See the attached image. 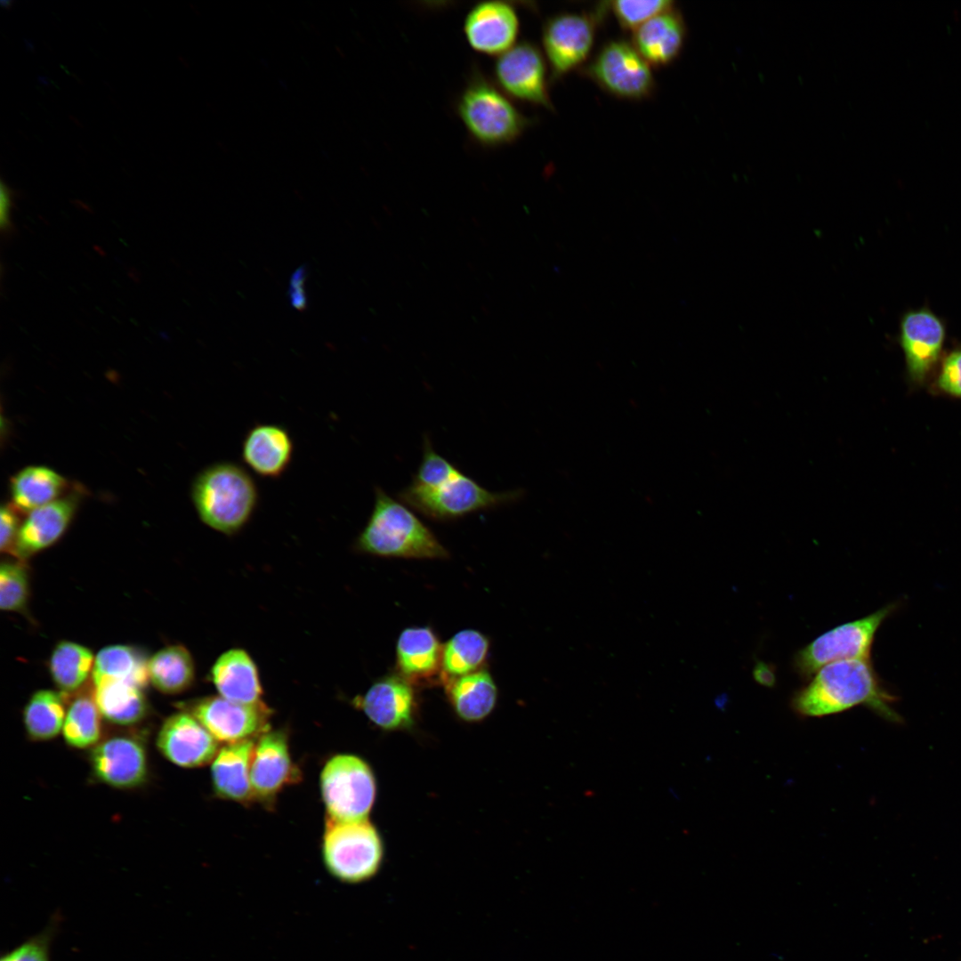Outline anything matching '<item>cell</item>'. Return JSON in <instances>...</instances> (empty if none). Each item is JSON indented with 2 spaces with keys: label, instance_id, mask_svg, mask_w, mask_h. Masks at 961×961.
<instances>
[{
  "label": "cell",
  "instance_id": "6da1fadb",
  "mask_svg": "<svg viewBox=\"0 0 961 961\" xmlns=\"http://www.w3.org/2000/svg\"><path fill=\"white\" fill-rule=\"evenodd\" d=\"M897 697L882 682L870 659L829 663L819 669L792 696V710L802 717H822L864 706L889 723L903 718L893 705Z\"/></svg>",
  "mask_w": 961,
  "mask_h": 961
},
{
  "label": "cell",
  "instance_id": "7a4b0ae2",
  "mask_svg": "<svg viewBox=\"0 0 961 961\" xmlns=\"http://www.w3.org/2000/svg\"><path fill=\"white\" fill-rule=\"evenodd\" d=\"M190 497L205 525L223 535L234 536L255 513L260 492L244 466L236 462L220 461L198 472L192 480Z\"/></svg>",
  "mask_w": 961,
  "mask_h": 961
},
{
  "label": "cell",
  "instance_id": "3957f363",
  "mask_svg": "<svg viewBox=\"0 0 961 961\" xmlns=\"http://www.w3.org/2000/svg\"><path fill=\"white\" fill-rule=\"evenodd\" d=\"M354 548L379 557L446 559L448 552L434 533L404 503L375 488L371 514Z\"/></svg>",
  "mask_w": 961,
  "mask_h": 961
},
{
  "label": "cell",
  "instance_id": "277c9868",
  "mask_svg": "<svg viewBox=\"0 0 961 961\" xmlns=\"http://www.w3.org/2000/svg\"><path fill=\"white\" fill-rule=\"evenodd\" d=\"M456 109L471 139L485 148L514 142L532 123L494 80L476 68L456 100Z\"/></svg>",
  "mask_w": 961,
  "mask_h": 961
},
{
  "label": "cell",
  "instance_id": "5b68a950",
  "mask_svg": "<svg viewBox=\"0 0 961 961\" xmlns=\"http://www.w3.org/2000/svg\"><path fill=\"white\" fill-rule=\"evenodd\" d=\"M384 856L381 837L368 820L339 821L326 818L322 858L328 872L344 883L368 880Z\"/></svg>",
  "mask_w": 961,
  "mask_h": 961
},
{
  "label": "cell",
  "instance_id": "8992f818",
  "mask_svg": "<svg viewBox=\"0 0 961 961\" xmlns=\"http://www.w3.org/2000/svg\"><path fill=\"white\" fill-rule=\"evenodd\" d=\"M520 489L492 492L472 478L460 472L435 488L409 484L398 498L411 509L433 521H452L482 510L497 508L518 500Z\"/></svg>",
  "mask_w": 961,
  "mask_h": 961
},
{
  "label": "cell",
  "instance_id": "52a82bcc",
  "mask_svg": "<svg viewBox=\"0 0 961 961\" xmlns=\"http://www.w3.org/2000/svg\"><path fill=\"white\" fill-rule=\"evenodd\" d=\"M608 13V2H602L593 11L560 12L544 22L542 48L552 84L588 62Z\"/></svg>",
  "mask_w": 961,
  "mask_h": 961
},
{
  "label": "cell",
  "instance_id": "ba28073f",
  "mask_svg": "<svg viewBox=\"0 0 961 961\" xmlns=\"http://www.w3.org/2000/svg\"><path fill=\"white\" fill-rule=\"evenodd\" d=\"M899 607L894 602L859 619L837 626L796 651L792 666L809 680L822 666L842 660L870 659L876 634L883 622Z\"/></svg>",
  "mask_w": 961,
  "mask_h": 961
},
{
  "label": "cell",
  "instance_id": "9c48e42d",
  "mask_svg": "<svg viewBox=\"0 0 961 961\" xmlns=\"http://www.w3.org/2000/svg\"><path fill=\"white\" fill-rule=\"evenodd\" d=\"M319 783L327 817L339 821L367 820L376 784L363 759L349 754L332 756L322 768Z\"/></svg>",
  "mask_w": 961,
  "mask_h": 961
},
{
  "label": "cell",
  "instance_id": "30bf717a",
  "mask_svg": "<svg viewBox=\"0 0 961 961\" xmlns=\"http://www.w3.org/2000/svg\"><path fill=\"white\" fill-rule=\"evenodd\" d=\"M579 71L618 99L642 101L655 93L652 67L624 39L605 42Z\"/></svg>",
  "mask_w": 961,
  "mask_h": 961
},
{
  "label": "cell",
  "instance_id": "8fae6325",
  "mask_svg": "<svg viewBox=\"0 0 961 961\" xmlns=\"http://www.w3.org/2000/svg\"><path fill=\"white\" fill-rule=\"evenodd\" d=\"M548 70L541 49L532 42L521 41L497 58L493 77L497 85L512 100L553 111Z\"/></svg>",
  "mask_w": 961,
  "mask_h": 961
},
{
  "label": "cell",
  "instance_id": "7c38bea8",
  "mask_svg": "<svg viewBox=\"0 0 961 961\" xmlns=\"http://www.w3.org/2000/svg\"><path fill=\"white\" fill-rule=\"evenodd\" d=\"M191 714L218 742L225 744L253 739L271 730V709L263 702L241 704L220 695L197 699L189 706Z\"/></svg>",
  "mask_w": 961,
  "mask_h": 961
},
{
  "label": "cell",
  "instance_id": "4fadbf2b",
  "mask_svg": "<svg viewBox=\"0 0 961 961\" xmlns=\"http://www.w3.org/2000/svg\"><path fill=\"white\" fill-rule=\"evenodd\" d=\"M946 330L942 321L927 309L907 312L900 321V343L907 372L915 384H923L941 359Z\"/></svg>",
  "mask_w": 961,
  "mask_h": 961
},
{
  "label": "cell",
  "instance_id": "5bb4252c",
  "mask_svg": "<svg viewBox=\"0 0 961 961\" xmlns=\"http://www.w3.org/2000/svg\"><path fill=\"white\" fill-rule=\"evenodd\" d=\"M353 705L385 731L412 727L417 713L415 686L397 673L377 679Z\"/></svg>",
  "mask_w": 961,
  "mask_h": 961
},
{
  "label": "cell",
  "instance_id": "9a60e30c",
  "mask_svg": "<svg viewBox=\"0 0 961 961\" xmlns=\"http://www.w3.org/2000/svg\"><path fill=\"white\" fill-rule=\"evenodd\" d=\"M520 18L513 4L484 1L473 5L464 20V34L475 52L499 56L517 44Z\"/></svg>",
  "mask_w": 961,
  "mask_h": 961
},
{
  "label": "cell",
  "instance_id": "2e32d148",
  "mask_svg": "<svg viewBox=\"0 0 961 961\" xmlns=\"http://www.w3.org/2000/svg\"><path fill=\"white\" fill-rule=\"evenodd\" d=\"M300 777L284 731L269 730L257 737L250 767L255 800L271 802L285 787L297 783Z\"/></svg>",
  "mask_w": 961,
  "mask_h": 961
},
{
  "label": "cell",
  "instance_id": "e0dca14e",
  "mask_svg": "<svg viewBox=\"0 0 961 961\" xmlns=\"http://www.w3.org/2000/svg\"><path fill=\"white\" fill-rule=\"evenodd\" d=\"M90 762L99 780L116 788L136 787L147 778L145 747L133 736L116 735L101 740L92 749Z\"/></svg>",
  "mask_w": 961,
  "mask_h": 961
},
{
  "label": "cell",
  "instance_id": "ac0fdd59",
  "mask_svg": "<svg viewBox=\"0 0 961 961\" xmlns=\"http://www.w3.org/2000/svg\"><path fill=\"white\" fill-rule=\"evenodd\" d=\"M157 747L171 763L182 768H197L212 763L219 742L189 712L170 715L162 724Z\"/></svg>",
  "mask_w": 961,
  "mask_h": 961
},
{
  "label": "cell",
  "instance_id": "d6986e66",
  "mask_svg": "<svg viewBox=\"0 0 961 961\" xmlns=\"http://www.w3.org/2000/svg\"><path fill=\"white\" fill-rule=\"evenodd\" d=\"M295 442L287 427L274 423H257L242 440L241 458L261 478L278 480L289 469Z\"/></svg>",
  "mask_w": 961,
  "mask_h": 961
},
{
  "label": "cell",
  "instance_id": "ffe728a7",
  "mask_svg": "<svg viewBox=\"0 0 961 961\" xmlns=\"http://www.w3.org/2000/svg\"><path fill=\"white\" fill-rule=\"evenodd\" d=\"M442 649L432 627L403 629L396 642V673L415 687L442 683Z\"/></svg>",
  "mask_w": 961,
  "mask_h": 961
},
{
  "label": "cell",
  "instance_id": "44dd1931",
  "mask_svg": "<svg viewBox=\"0 0 961 961\" xmlns=\"http://www.w3.org/2000/svg\"><path fill=\"white\" fill-rule=\"evenodd\" d=\"M78 497L69 494L28 513L21 522L12 553L25 560L58 541L69 528Z\"/></svg>",
  "mask_w": 961,
  "mask_h": 961
},
{
  "label": "cell",
  "instance_id": "7402d4cb",
  "mask_svg": "<svg viewBox=\"0 0 961 961\" xmlns=\"http://www.w3.org/2000/svg\"><path fill=\"white\" fill-rule=\"evenodd\" d=\"M631 43L653 68L673 63L681 54L687 26L682 12L674 7L652 18L635 31Z\"/></svg>",
  "mask_w": 961,
  "mask_h": 961
},
{
  "label": "cell",
  "instance_id": "603a6c76",
  "mask_svg": "<svg viewBox=\"0 0 961 961\" xmlns=\"http://www.w3.org/2000/svg\"><path fill=\"white\" fill-rule=\"evenodd\" d=\"M254 744L253 739L219 748L211 763L213 789L218 797L242 804L255 800L250 779Z\"/></svg>",
  "mask_w": 961,
  "mask_h": 961
},
{
  "label": "cell",
  "instance_id": "cb8c5ba5",
  "mask_svg": "<svg viewBox=\"0 0 961 961\" xmlns=\"http://www.w3.org/2000/svg\"><path fill=\"white\" fill-rule=\"evenodd\" d=\"M210 677L221 697L241 704L262 702V687L258 668L243 649L233 648L214 661Z\"/></svg>",
  "mask_w": 961,
  "mask_h": 961
},
{
  "label": "cell",
  "instance_id": "d4e9b609",
  "mask_svg": "<svg viewBox=\"0 0 961 961\" xmlns=\"http://www.w3.org/2000/svg\"><path fill=\"white\" fill-rule=\"evenodd\" d=\"M443 685L454 712L465 722L482 721L496 707L497 687L486 668L447 679Z\"/></svg>",
  "mask_w": 961,
  "mask_h": 961
},
{
  "label": "cell",
  "instance_id": "484cf974",
  "mask_svg": "<svg viewBox=\"0 0 961 961\" xmlns=\"http://www.w3.org/2000/svg\"><path fill=\"white\" fill-rule=\"evenodd\" d=\"M67 485L66 479L49 467L28 466L11 479L12 505L18 511L29 513L60 498Z\"/></svg>",
  "mask_w": 961,
  "mask_h": 961
},
{
  "label": "cell",
  "instance_id": "4316f807",
  "mask_svg": "<svg viewBox=\"0 0 961 961\" xmlns=\"http://www.w3.org/2000/svg\"><path fill=\"white\" fill-rule=\"evenodd\" d=\"M93 698L102 715L117 725H131L140 722L147 712L142 689L122 681H103L94 683Z\"/></svg>",
  "mask_w": 961,
  "mask_h": 961
},
{
  "label": "cell",
  "instance_id": "83f0119b",
  "mask_svg": "<svg viewBox=\"0 0 961 961\" xmlns=\"http://www.w3.org/2000/svg\"><path fill=\"white\" fill-rule=\"evenodd\" d=\"M149 680L159 691L178 694L189 689L195 680V664L190 652L182 645L165 647L148 660Z\"/></svg>",
  "mask_w": 961,
  "mask_h": 961
},
{
  "label": "cell",
  "instance_id": "f1b7e54d",
  "mask_svg": "<svg viewBox=\"0 0 961 961\" xmlns=\"http://www.w3.org/2000/svg\"><path fill=\"white\" fill-rule=\"evenodd\" d=\"M490 649L489 639L475 629L456 633L442 649V683L484 668Z\"/></svg>",
  "mask_w": 961,
  "mask_h": 961
},
{
  "label": "cell",
  "instance_id": "f546056e",
  "mask_svg": "<svg viewBox=\"0 0 961 961\" xmlns=\"http://www.w3.org/2000/svg\"><path fill=\"white\" fill-rule=\"evenodd\" d=\"M93 684L103 681H122L144 688L149 682L148 661L133 648L110 645L95 656L92 672Z\"/></svg>",
  "mask_w": 961,
  "mask_h": 961
},
{
  "label": "cell",
  "instance_id": "4dcf8cb0",
  "mask_svg": "<svg viewBox=\"0 0 961 961\" xmlns=\"http://www.w3.org/2000/svg\"><path fill=\"white\" fill-rule=\"evenodd\" d=\"M95 657L74 642L61 641L52 651L49 670L52 681L64 696L77 690L93 672Z\"/></svg>",
  "mask_w": 961,
  "mask_h": 961
},
{
  "label": "cell",
  "instance_id": "1f68e13d",
  "mask_svg": "<svg viewBox=\"0 0 961 961\" xmlns=\"http://www.w3.org/2000/svg\"><path fill=\"white\" fill-rule=\"evenodd\" d=\"M66 712L61 692L36 691L23 710V724L29 739L45 741L55 738L62 731Z\"/></svg>",
  "mask_w": 961,
  "mask_h": 961
},
{
  "label": "cell",
  "instance_id": "d6a6232c",
  "mask_svg": "<svg viewBox=\"0 0 961 961\" xmlns=\"http://www.w3.org/2000/svg\"><path fill=\"white\" fill-rule=\"evenodd\" d=\"M101 717L93 696L75 698L67 709L62 728L66 743L75 748L97 745L101 737Z\"/></svg>",
  "mask_w": 961,
  "mask_h": 961
},
{
  "label": "cell",
  "instance_id": "836d02e7",
  "mask_svg": "<svg viewBox=\"0 0 961 961\" xmlns=\"http://www.w3.org/2000/svg\"><path fill=\"white\" fill-rule=\"evenodd\" d=\"M674 7L672 0L609 1L608 9L619 27L632 33L657 15Z\"/></svg>",
  "mask_w": 961,
  "mask_h": 961
},
{
  "label": "cell",
  "instance_id": "e575fe53",
  "mask_svg": "<svg viewBox=\"0 0 961 961\" xmlns=\"http://www.w3.org/2000/svg\"><path fill=\"white\" fill-rule=\"evenodd\" d=\"M28 597V575L21 561H4L0 568V608L22 610Z\"/></svg>",
  "mask_w": 961,
  "mask_h": 961
},
{
  "label": "cell",
  "instance_id": "d590c367",
  "mask_svg": "<svg viewBox=\"0 0 961 961\" xmlns=\"http://www.w3.org/2000/svg\"><path fill=\"white\" fill-rule=\"evenodd\" d=\"M461 471L445 457L435 451L428 436H424L423 456L417 471L413 475L411 484L435 488L450 480Z\"/></svg>",
  "mask_w": 961,
  "mask_h": 961
},
{
  "label": "cell",
  "instance_id": "8d00e7d4",
  "mask_svg": "<svg viewBox=\"0 0 961 961\" xmlns=\"http://www.w3.org/2000/svg\"><path fill=\"white\" fill-rule=\"evenodd\" d=\"M57 925L52 923L43 932L4 954L0 961H50V948Z\"/></svg>",
  "mask_w": 961,
  "mask_h": 961
},
{
  "label": "cell",
  "instance_id": "74e56055",
  "mask_svg": "<svg viewBox=\"0 0 961 961\" xmlns=\"http://www.w3.org/2000/svg\"><path fill=\"white\" fill-rule=\"evenodd\" d=\"M933 391L961 399V347L952 350L941 358L933 383Z\"/></svg>",
  "mask_w": 961,
  "mask_h": 961
},
{
  "label": "cell",
  "instance_id": "f35d334b",
  "mask_svg": "<svg viewBox=\"0 0 961 961\" xmlns=\"http://www.w3.org/2000/svg\"><path fill=\"white\" fill-rule=\"evenodd\" d=\"M16 510L12 505H4L1 508L0 548L2 552L12 553L13 551L21 524Z\"/></svg>",
  "mask_w": 961,
  "mask_h": 961
},
{
  "label": "cell",
  "instance_id": "ab89813d",
  "mask_svg": "<svg viewBox=\"0 0 961 961\" xmlns=\"http://www.w3.org/2000/svg\"><path fill=\"white\" fill-rule=\"evenodd\" d=\"M13 205L14 191L2 181L0 184V223L2 233L4 235H9L13 231L11 218Z\"/></svg>",
  "mask_w": 961,
  "mask_h": 961
},
{
  "label": "cell",
  "instance_id": "60d3db41",
  "mask_svg": "<svg viewBox=\"0 0 961 961\" xmlns=\"http://www.w3.org/2000/svg\"><path fill=\"white\" fill-rule=\"evenodd\" d=\"M306 279V270L304 266H301L292 275L290 280V301L292 306L297 310L303 311L307 306V298L304 290V282Z\"/></svg>",
  "mask_w": 961,
  "mask_h": 961
}]
</instances>
